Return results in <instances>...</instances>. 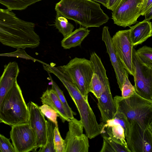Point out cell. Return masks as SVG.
Returning <instances> with one entry per match:
<instances>
[{
    "mask_svg": "<svg viewBox=\"0 0 152 152\" xmlns=\"http://www.w3.org/2000/svg\"><path fill=\"white\" fill-rule=\"evenodd\" d=\"M109 28L104 26L102 33V40L104 42L110 61L113 67L117 82L121 91L125 77L128 73L124 68L122 64L116 54L113 46L112 37L108 30Z\"/></svg>",
    "mask_w": 152,
    "mask_h": 152,
    "instance_id": "obj_15",
    "label": "cell"
},
{
    "mask_svg": "<svg viewBox=\"0 0 152 152\" xmlns=\"http://www.w3.org/2000/svg\"><path fill=\"white\" fill-rule=\"evenodd\" d=\"M4 67L0 77V109L7 92L17 81L20 72L18 64L15 61L10 62Z\"/></svg>",
    "mask_w": 152,
    "mask_h": 152,
    "instance_id": "obj_16",
    "label": "cell"
},
{
    "mask_svg": "<svg viewBox=\"0 0 152 152\" xmlns=\"http://www.w3.org/2000/svg\"><path fill=\"white\" fill-rule=\"evenodd\" d=\"M0 151L1 152H15L10 139L0 134Z\"/></svg>",
    "mask_w": 152,
    "mask_h": 152,
    "instance_id": "obj_32",
    "label": "cell"
},
{
    "mask_svg": "<svg viewBox=\"0 0 152 152\" xmlns=\"http://www.w3.org/2000/svg\"><path fill=\"white\" fill-rule=\"evenodd\" d=\"M29 110L16 81L7 94L0 109L1 122L11 126L28 123Z\"/></svg>",
    "mask_w": 152,
    "mask_h": 152,
    "instance_id": "obj_4",
    "label": "cell"
},
{
    "mask_svg": "<svg viewBox=\"0 0 152 152\" xmlns=\"http://www.w3.org/2000/svg\"><path fill=\"white\" fill-rule=\"evenodd\" d=\"M121 0H108L107 8V9L113 11Z\"/></svg>",
    "mask_w": 152,
    "mask_h": 152,
    "instance_id": "obj_34",
    "label": "cell"
},
{
    "mask_svg": "<svg viewBox=\"0 0 152 152\" xmlns=\"http://www.w3.org/2000/svg\"><path fill=\"white\" fill-rule=\"evenodd\" d=\"M97 105L101 113L102 122L104 124L113 119L117 110L111 93L110 84L106 85L99 99Z\"/></svg>",
    "mask_w": 152,
    "mask_h": 152,
    "instance_id": "obj_17",
    "label": "cell"
},
{
    "mask_svg": "<svg viewBox=\"0 0 152 152\" xmlns=\"http://www.w3.org/2000/svg\"><path fill=\"white\" fill-rule=\"evenodd\" d=\"M113 99L117 111L123 113L129 122L135 120L145 128L152 126V100L144 98L136 92L127 98L117 95Z\"/></svg>",
    "mask_w": 152,
    "mask_h": 152,
    "instance_id": "obj_5",
    "label": "cell"
},
{
    "mask_svg": "<svg viewBox=\"0 0 152 152\" xmlns=\"http://www.w3.org/2000/svg\"><path fill=\"white\" fill-rule=\"evenodd\" d=\"M144 0H121L112 13L114 23L124 27L137 22Z\"/></svg>",
    "mask_w": 152,
    "mask_h": 152,
    "instance_id": "obj_9",
    "label": "cell"
},
{
    "mask_svg": "<svg viewBox=\"0 0 152 152\" xmlns=\"http://www.w3.org/2000/svg\"><path fill=\"white\" fill-rule=\"evenodd\" d=\"M137 54L140 60L146 66L152 68V48L144 45L136 50Z\"/></svg>",
    "mask_w": 152,
    "mask_h": 152,
    "instance_id": "obj_28",
    "label": "cell"
},
{
    "mask_svg": "<svg viewBox=\"0 0 152 152\" xmlns=\"http://www.w3.org/2000/svg\"><path fill=\"white\" fill-rule=\"evenodd\" d=\"M48 75L51 80V89L54 90L56 94L64 107L68 118L70 119H72L74 118V115H75V113L72 111L69 105L64 96L63 91L59 88L57 84L53 80L49 73L48 74Z\"/></svg>",
    "mask_w": 152,
    "mask_h": 152,
    "instance_id": "obj_27",
    "label": "cell"
},
{
    "mask_svg": "<svg viewBox=\"0 0 152 152\" xmlns=\"http://www.w3.org/2000/svg\"></svg>",
    "mask_w": 152,
    "mask_h": 152,
    "instance_id": "obj_37",
    "label": "cell"
},
{
    "mask_svg": "<svg viewBox=\"0 0 152 152\" xmlns=\"http://www.w3.org/2000/svg\"><path fill=\"white\" fill-rule=\"evenodd\" d=\"M34 23L25 21L8 9L0 8V42L18 49L34 48L40 43Z\"/></svg>",
    "mask_w": 152,
    "mask_h": 152,
    "instance_id": "obj_1",
    "label": "cell"
},
{
    "mask_svg": "<svg viewBox=\"0 0 152 152\" xmlns=\"http://www.w3.org/2000/svg\"><path fill=\"white\" fill-rule=\"evenodd\" d=\"M53 144L55 152H65L64 140L61 136L58 126H55L54 129Z\"/></svg>",
    "mask_w": 152,
    "mask_h": 152,
    "instance_id": "obj_29",
    "label": "cell"
},
{
    "mask_svg": "<svg viewBox=\"0 0 152 152\" xmlns=\"http://www.w3.org/2000/svg\"><path fill=\"white\" fill-rule=\"evenodd\" d=\"M129 37L134 47L141 44L152 36L151 22L145 20L130 27Z\"/></svg>",
    "mask_w": 152,
    "mask_h": 152,
    "instance_id": "obj_18",
    "label": "cell"
},
{
    "mask_svg": "<svg viewBox=\"0 0 152 152\" xmlns=\"http://www.w3.org/2000/svg\"><path fill=\"white\" fill-rule=\"evenodd\" d=\"M10 134L15 152L35 151L37 150L35 135L28 123L12 126Z\"/></svg>",
    "mask_w": 152,
    "mask_h": 152,
    "instance_id": "obj_10",
    "label": "cell"
},
{
    "mask_svg": "<svg viewBox=\"0 0 152 152\" xmlns=\"http://www.w3.org/2000/svg\"><path fill=\"white\" fill-rule=\"evenodd\" d=\"M90 60L93 64L94 70L90 92L98 99L104 91L105 86L110 83L101 58L95 52L91 54Z\"/></svg>",
    "mask_w": 152,
    "mask_h": 152,
    "instance_id": "obj_14",
    "label": "cell"
},
{
    "mask_svg": "<svg viewBox=\"0 0 152 152\" xmlns=\"http://www.w3.org/2000/svg\"><path fill=\"white\" fill-rule=\"evenodd\" d=\"M41 0H0V3L10 10H22Z\"/></svg>",
    "mask_w": 152,
    "mask_h": 152,
    "instance_id": "obj_24",
    "label": "cell"
},
{
    "mask_svg": "<svg viewBox=\"0 0 152 152\" xmlns=\"http://www.w3.org/2000/svg\"><path fill=\"white\" fill-rule=\"evenodd\" d=\"M152 6V0H144L141 9V15L144 16L147 11Z\"/></svg>",
    "mask_w": 152,
    "mask_h": 152,
    "instance_id": "obj_33",
    "label": "cell"
},
{
    "mask_svg": "<svg viewBox=\"0 0 152 152\" xmlns=\"http://www.w3.org/2000/svg\"><path fill=\"white\" fill-rule=\"evenodd\" d=\"M144 15L145 16L144 20L150 21V20L152 19V6L147 11Z\"/></svg>",
    "mask_w": 152,
    "mask_h": 152,
    "instance_id": "obj_35",
    "label": "cell"
},
{
    "mask_svg": "<svg viewBox=\"0 0 152 152\" xmlns=\"http://www.w3.org/2000/svg\"><path fill=\"white\" fill-rule=\"evenodd\" d=\"M129 122L125 139L130 152H152V126L145 128L135 120Z\"/></svg>",
    "mask_w": 152,
    "mask_h": 152,
    "instance_id": "obj_8",
    "label": "cell"
},
{
    "mask_svg": "<svg viewBox=\"0 0 152 152\" xmlns=\"http://www.w3.org/2000/svg\"><path fill=\"white\" fill-rule=\"evenodd\" d=\"M55 26L59 31L63 35L64 38L69 35L72 32L74 26L68 22L66 18L61 14L56 12Z\"/></svg>",
    "mask_w": 152,
    "mask_h": 152,
    "instance_id": "obj_25",
    "label": "cell"
},
{
    "mask_svg": "<svg viewBox=\"0 0 152 152\" xmlns=\"http://www.w3.org/2000/svg\"><path fill=\"white\" fill-rule=\"evenodd\" d=\"M93 1L101 3L107 8L108 0H93Z\"/></svg>",
    "mask_w": 152,
    "mask_h": 152,
    "instance_id": "obj_36",
    "label": "cell"
},
{
    "mask_svg": "<svg viewBox=\"0 0 152 152\" xmlns=\"http://www.w3.org/2000/svg\"><path fill=\"white\" fill-rule=\"evenodd\" d=\"M103 143L100 152H130L127 148L118 143L105 133L101 134Z\"/></svg>",
    "mask_w": 152,
    "mask_h": 152,
    "instance_id": "obj_23",
    "label": "cell"
},
{
    "mask_svg": "<svg viewBox=\"0 0 152 152\" xmlns=\"http://www.w3.org/2000/svg\"><path fill=\"white\" fill-rule=\"evenodd\" d=\"M104 133L113 140L128 149L125 138L124 130L121 125H114L110 127H106L102 134Z\"/></svg>",
    "mask_w": 152,
    "mask_h": 152,
    "instance_id": "obj_22",
    "label": "cell"
},
{
    "mask_svg": "<svg viewBox=\"0 0 152 152\" xmlns=\"http://www.w3.org/2000/svg\"><path fill=\"white\" fill-rule=\"evenodd\" d=\"M47 141L45 146L39 149V152H55L54 148V129L55 124L48 119L47 121Z\"/></svg>",
    "mask_w": 152,
    "mask_h": 152,
    "instance_id": "obj_26",
    "label": "cell"
},
{
    "mask_svg": "<svg viewBox=\"0 0 152 152\" xmlns=\"http://www.w3.org/2000/svg\"><path fill=\"white\" fill-rule=\"evenodd\" d=\"M128 74L125 76L123 84L121 91V97L123 98H128L135 92L134 86L131 83L128 78Z\"/></svg>",
    "mask_w": 152,
    "mask_h": 152,
    "instance_id": "obj_31",
    "label": "cell"
},
{
    "mask_svg": "<svg viewBox=\"0 0 152 152\" xmlns=\"http://www.w3.org/2000/svg\"><path fill=\"white\" fill-rule=\"evenodd\" d=\"M49 72L59 80L68 91L77 108L88 138H94L101 134L100 125L88 102V95H83L75 85L57 67H51Z\"/></svg>",
    "mask_w": 152,
    "mask_h": 152,
    "instance_id": "obj_3",
    "label": "cell"
},
{
    "mask_svg": "<svg viewBox=\"0 0 152 152\" xmlns=\"http://www.w3.org/2000/svg\"><path fill=\"white\" fill-rule=\"evenodd\" d=\"M39 107L43 114L48 119L54 124L55 126H58L57 117L58 116L55 110L48 105L45 104Z\"/></svg>",
    "mask_w": 152,
    "mask_h": 152,
    "instance_id": "obj_30",
    "label": "cell"
},
{
    "mask_svg": "<svg viewBox=\"0 0 152 152\" xmlns=\"http://www.w3.org/2000/svg\"><path fill=\"white\" fill-rule=\"evenodd\" d=\"M119 125L123 128L125 138L126 137L129 127V122L126 116L122 113L118 111L111 119L107 121L104 124H99L101 134L106 127L114 125Z\"/></svg>",
    "mask_w": 152,
    "mask_h": 152,
    "instance_id": "obj_21",
    "label": "cell"
},
{
    "mask_svg": "<svg viewBox=\"0 0 152 152\" xmlns=\"http://www.w3.org/2000/svg\"><path fill=\"white\" fill-rule=\"evenodd\" d=\"M69 122V130L64 140L65 152H88V138L83 133V125L81 120L74 118Z\"/></svg>",
    "mask_w": 152,
    "mask_h": 152,
    "instance_id": "obj_12",
    "label": "cell"
},
{
    "mask_svg": "<svg viewBox=\"0 0 152 152\" xmlns=\"http://www.w3.org/2000/svg\"><path fill=\"white\" fill-rule=\"evenodd\" d=\"M130 29L120 30L112 37L113 46L124 68L133 76L132 50L134 46L129 37Z\"/></svg>",
    "mask_w": 152,
    "mask_h": 152,
    "instance_id": "obj_11",
    "label": "cell"
},
{
    "mask_svg": "<svg viewBox=\"0 0 152 152\" xmlns=\"http://www.w3.org/2000/svg\"><path fill=\"white\" fill-rule=\"evenodd\" d=\"M90 30L86 27H80L64 37L61 41V45L64 49H69L80 46L81 43L89 34Z\"/></svg>",
    "mask_w": 152,
    "mask_h": 152,
    "instance_id": "obj_20",
    "label": "cell"
},
{
    "mask_svg": "<svg viewBox=\"0 0 152 152\" xmlns=\"http://www.w3.org/2000/svg\"><path fill=\"white\" fill-rule=\"evenodd\" d=\"M132 58L135 92L144 98L152 100V68L140 60L134 47Z\"/></svg>",
    "mask_w": 152,
    "mask_h": 152,
    "instance_id": "obj_7",
    "label": "cell"
},
{
    "mask_svg": "<svg viewBox=\"0 0 152 152\" xmlns=\"http://www.w3.org/2000/svg\"><path fill=\"white\" fill-rule=\"evenodd\" d=\"M40 99L42 104H47L55 110L63 123L69 121L70 119L64 107L54 90L47 89L43 92Z\"/></svg>",
    "mask_w": 152,
    "mask_h": 152,
    "instance_id": "obj_19",
    "label": "cell"
},
{
    "mask_svg": "<svg viewBox=\"0 0 152 152\" xmlns=\"http://www.w3.org/2000/svg\"><path fill=\"white\" fill-rule=\"evenodd\" d=\"M55 9L66 18L87 28L99 27L109 19L100 5L92 0H61Z\"/></svg>",
    "mask_w": 152,
    "mask_h": 152,
    "instance_id": "obj_2",
    "label": "cell"
},
{
    "mask_svg": "<svg viewBox=\"0 0 152 152\" xmlns=\"http://www.w3.org/2000/svg\"><path fill=\"white\" fill-rule=\"evenodd\" d=\"M28 106L29 110L28 123L35 135L37 149H40L45 146L47 141V120L37 104L30 102Z\"/></svg>",
    "mask_w": 152,
    "mask_h": 152,
    "instance_id": "obj_13",
    "label": "cell"
},
{
    "mask_svg": "<svg viewBox=\"0 0 152 152\" xmlns=\"http://www.w3.org/2000/svg\"><path fill=\"white\" fill-rule=\"evenodd\" d=\"M57 68L75 85L83 95H88L94 70L93 64L90 60L75 57L66 65Z\"/></svg>",
    "mask_w": 152,
    "mask_h": 152,
    "instance_id": "obj_6",
    "label": "cell"
}]
</instances>
